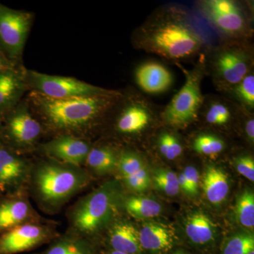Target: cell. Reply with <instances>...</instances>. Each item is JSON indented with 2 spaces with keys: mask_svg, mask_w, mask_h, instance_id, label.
<instances>
[{
  "mask_svg": "<svg viewBox=\"0 0 254 254\" xmlns=\"http://www.w3.org/2000/svg\"><path fill=\"white\" fill-rule=\"evenodd\" d=\"M90 177L78 167L52 160L40 164L32 176L38 203L47 211H56L89 183Z\"/></svg>",
  "mask_w": 254,
  "mask_h": 254,
  "instance_id": "6da1fadb",
  "label": "cell"
},
{
  "mask_svg": "<svg viewBox=\"0 0 254 254\" xmlns=\"http://www.w3.org/2000/svg\"><path fill=\"white\" fill-rule=\"evenodd\" d=\"M143 49L170 60L188 58L204 44L195 28L184 20L164 18L145 26L140 38Z\"/></svg>",
  "mask_w": 254,
  "mask_h": 254,
  "instance_id": "7a4b0ae2",
  "label": "cell"
},
{
  "mask_svg": "<svg viewBox=\"0 0 254 254\" xmlns=\"http://www.w3.org/2000/svg\"><path fill=\"white\" fill-rule=\"evenodd\" d=\"M116 95L57 99L38 93L34 99L38 110L50 126L57 129L72 131L94 121L108 108Z\"/></svg>",
  "mask_w": 254,
  "mask_h": 254,
  "instance_id": "3957f363",
  "label": "cell"
},
{
  "mask_svg": "<svg viewBox=\"0 0 254 254\" xmlns=\"http://www.w3.org/2000/svg\"><path fill=\"white\" fill-rule=\"evenodd\" d=\"M120 191L115 182H108L81 198L71 209L70 221L75 232L91 235L104 228L116 213Z\"/></svg>",
  "mask_w": 254,
  "mask_h": 254,
  "instance_id": "277c9868",
  "label": "cell"
},
{
  "mask_svg": "<svg viewBox=\"0 0 254 254\" xmlns=\"http://www.w3.org/2000/svg\"><path fill=\"white\" fill-rule=\"evenodd\" d=\"M28 77L38 93L48 98L64 99L116 94L115 92L93 86L74 78L53 76L33 71L28 72Z\"/></svg>",
  "mask_w": 254,
  "mask_h": 254,
  "instance_id": "5b68a950",
  "label": "cell"
},
{
  "mask_svg": "<svg viewBox=\"0 0 254 254\" xmlns=\"http://www.w3.org/2000/svg\"><path fill=\"white\" fill-rule=\"evenodd\" d=\"M201 76L200 71L187 74L185 84L164 112V119L169 125L186 127L196 118L203 100L200 91Z\"/></svg>",
  "mask_w": 254,
  "mask_h": 254,
  "instance_id": "8992f818",
  "label": "cell"
},
{
  "mask_svg": "<svg viewBox=\"0 0 254 254\" xmlns=\"http://www.w3.org/2000/svg\"><path fill=\"white\" fill-rule=\"evenodd\" d=\"M31 21V13L0 4V49L10 61L22 54Z\"/></svg>",
  "mask_w": 254,
  "mask_h": 254,
  "instance_id": "52a82bcc",
  "label": "cell"
},
{
  "mask_svg": "<svg viewBox=\"0 0 254 254\" xmlns=\"http://www.w3.org/2000/svg\"><path fill=\"white\" fill-rule=\"evenodd\" d=\"M58 237L56 230L41 222H29L0 235V254H15L33 250Z\"/></svg>",
  "mask_w": 254,
  "mask_h": 254,
  "instance_id": "ba28073f",
  "label": "cell"
},
{
  "mask_svg": "<svg viewBox=\"0 0 254 254\" xmlns=\"http://www.w3.org/2000/svg\"><path fill=\"white\" fill-rule=\"evenodd\" d=\"M29 222H41V220L26 195L19 193L0 201V235Z\"/></svg>",
  "mask_w": 254,
  "mask_h": 254,
  "instance_id": "9c48e42d",
  "label": "cell"
},
{
  "mask_svg": "<svg viewBox=\"0 0 254 254\" xmlns=\"http://www.w3.org/2000/svg\"><path fill=\"white\" fill-rule=\"evenodd\" d=\"M43 150L55 161L80 168L86 161L90 147L79 138L63 135L46 143Z\"/></svg>",
  "mask_w": 254,
  "mask_h": 254,
  "instance_id": "30bf717a",
  "label": "cell"
},
{
  "mask_svg": "<svg viewBox=\"0 0 254 254\" xmlns=\"http://www.w3.org/2000/svg\"><path fill=\"white\" fill-rule=\"evenodd\" d=\"M214 67L222 82L235 86L247 76L250 68V58L240 49L225 50L217 55Z\"/></svg>",
  "mask_w": 254,
  "mask_h": 254,
  "instance_id": "8fae6325",
  "label": "cell"
},
{
  "mask_svg": "<svg viewBox=\"0 0 254 254\" xmlns=\"http://www.w3.org/2000/svg\"><path fill=\"white\" fill-rule=\"evenodd\" d=\"M6 133L10 139L20 146L34 143L41 133V126L26 108L16 110L8 119Z\"/></svg>",
  "mask_w": 254,
  "mask_h": 254,
  "instance_id": "7c38bea8",
  "label": "cell"
},
{
  "mask_svg": "<svg viewBox=\"0 0 254 254\" xmlns=\"http://www.w3.org/2000/svg\"><path fill=\"white\" fill-rule=\"evenodd\" d=\"M135 78L142 91L149 94L166 91L173 82L172 73L163 65L156 63H145L138 66Z\"/></svg>",
  "mask_w": 254,
  "mask_h": 254,
  "instance_id": "4fadbf2b",
  "label": "cell"
},
{
  "mask_svg": "<svg viewBox=\"0 0 254 254\" xmlns=\"http://www.w3.org/2000/svg\"><path fill=\"white\" fill-rule=\"evenodd\" d=\"M138 237L141 248L154 254L168 252L175 242L172 229L158 222H147L142 225L138 230Z\"/></svg>",
  "mask_w": 254,
  "mask_h": 254,
  "instance_id": "5bb4252c",
  "label": "cell"
},
{
  "mask_svg": "<svg viewBox=\"0 0 254 254\" xmlns=\"http://www.w3.org/2000/svg\"><path fill=\"white\" fill-rule=\"evenodd\" d=\"M109 243L113 250L127 254H141L138 230L131 222L120 220L112 225Z\"/></svg>",
  "mask_w": 254,
  "mask_h": 254,
  "instance_id": "9a60e30c",
  "label": "cell"
},
{
  "mask_svg": "<svg viewBox=\"0 0 254 254\" xmlns=\"http://www.w3.org/2000/svg\"><path fill=\"white\" fill-rule=\"evenodd\" d=\"M202 188L210 203L220 204L226 199L230 190L228 176L222 169L209 165L203 173Z\"/></svg>",
  "mask_w": 254,
  "mask_h": 254,
  "instance_id": "2e32d148",
  "label": "cell"
},
{
  "mask_svg": "<svg viewBox=\"0 0 254 254\" xmlns=\"http://www.w3.org/2000/svg\"><path fill=\"white\" fill-rule=\"evenodd\" d=\"M25 88L24 77L14 68L0 73V115L17 103Z\"/></svg>",
  "mask_w": 254,
  "mask_h": 254,
  "instance_id": "e0dca14e",
  "label": "cell"
},
{
  "mask_svg": "<svg viewBox=\"0 0 254 254\" xmlns=\"http://www.w3.org/2000/svg\"><path fill=\"white\" fill-rule=\"evenodd\" d=\"M185 232L190 242L195 245H205L215 240L216 227L208 215L195 213L187 218Z\"/></svg>",
  "mask_w": 254,
  "mask_h": 254,
  "instance_id": "ac0fdd59",
  "label": "cell"
},
{
  "mask_svg": "<svg viewBox=\"0 0 254 254\" xmlns=\"http://www.w3.org/2000/svg\"><path fill=\"white\" fill-rule=\"evenodd\" d=\"M150 121V115L147 108L141 105H131L120 115L118 128L121 133H136L144 129Z\"/></svg>",
  "mask_w": 254,
  "mask_h": 254,
  "instance_id": "d6986e66",
  "label": "cell"
},
{
  "mask_svg": "<svg viewBox=\"0 0 254 254\" xmlns=\"http://www.w3.org/2000/svg\"><path fill=\"white\" fill-rule=\"evenodd\" d=\"M39 254H92V251L82 235L74 232L59 237L48 250Z\"/></svg>",
  "mask_w": 254,
  "mask_h": 254,
  "instance_id": "ffe728a7",
  "label": "cell"
},
{
  "mask_svg": "<svg viewBox=\"0 0 254 254\" xmlns=\"http://www.w3.org/2000/svg\"><path fill=\"white\" fill-rule=\"evenodd\" d=\"M118 158L113 150L106 147L90 149L85 163L88 168L99 175H105L118 168Z\"/></svg>",
  "mask_w": 254,
  "mask_h": 254,
  "instance_id": "44dd1931",
  "label": "cell"
},
{
  "mask_svg": "<svg viewBox=\"0 0 254 254\" xmlns=\"http://www.w3.org/2000/svg\"><path fill=\"white\" fill-rule=\"evenodd\" d=\"M127 211L138 219L153 218L158 216L162 206L157 200L147 197L132 196L125 202Z\"/></svg>",
  "mask_w": 254,
  "mask_h": 254,
  "instance_id": "7402d4cb",
  "label": "cell"
},
{
  "mask_svg": "<svg viewBox=\"0 0 254 254\" xmlns=\"http://www.w3.org/2000/svg\"><path fill=\"white\" fill-rule=\"evenodd\" d=\"M204 13L219 30L227 35L238 34L245 29V19L240 11L225 14Z\"/></svg>",
  "mask_w": 254,
  "mask_h": 254,
  "instance_id": "603a6c76",
  "label": "cell"
},
{
  "mask_svg": "<svg viewBox=\"0 0 254 254\" xmlns=\"http://www.w3.org/2000/svg\"><path fill=\"white\" fill-rule=\"evenodd\" d=\"M235 215L239 224L245 228L254 230V194L250 190H245L238 197L235 207Z\"/></svg>",
  "mask_w": 254,
  "mask_h": 254,
  "instance_id": "cb8c5ba5",
  "label": "cell"
},
{
  "mask_svg": "<svg viewBox=\"0 0 254 254\" xmlns=\"http://www.w3.org/2000/svg\"><path fill=\"white\" fill-rule=\"evenodd\" d=\"M0 165L9 174L14 185L22 181L27 173L24 161L5 148H0Z\"/></svg>",
  "mask_w": 254,
  "mask_h": 254,
  "instance_id": "d4e9b609",
  "label": "cell"
},
{
  "mask_svg": "<svg viewBox=\"0 0 254 254\" xmlns=\"http://www.w3.org/2000/svg\"><path fill=\"white\" fill-rule=\"evenodd\" d=\"M153 180L155 187L166 195L175 196L180 192L178 176L171 170H156L153 174Z\"/></svg>",
  "mask_w": 254,
  "mask_h": 254,
  "instance_id": "484cf974",
  "label": "cell"
},
{
  "mask_svg": "<svg viewBox=\"0 0 254 254\" xmlns=\"http://www.w3.org/2000/svg\"><path fill=\"white\" fill-rule=\"evenodd\" d=\"M254 247L252 234L240 233L227 239L222 247V254H246Z\"/></svg>",
  "mask_w": 254,
  "mask_h": 254,
  "instance_id": "4316f807",
  "label": "cell"
},
{
  "mask_svg": "<svg viewBox=\"0 0 254 254\" xmlns=\"http://www.w3.org/2000/svg\"><path fill=\"white\" fill-rule=\"evenodd\" d=\"M193 149L201 155H214L221 153L225 148V142L211 134H201L195 138Z\"/></svg>",
  "mask_w": 254,
  "mask_h": 254,
  "instance_id": "83f0119b",
  "label": "cell"
},
{
  "mask_svg": "<svg viewBox=\"0 0 254 254\" xmlns=\"http://www.w3.org/2000/svg\"><path fill=\"white\" fill-rule=\"evenodd\" d=\"M159 150L168 160H175L181 155L183 148L178 139L168 132H165L159 138Z\"/></svg>",
  "mask_w": 254,
  "mask_h": 254,
  "instance_id": "f1b7e54d",
  "label": "cell"
},
{
  "mask_svg": "<svg viewBox=\"0 0 254 254\" xmlns=\"http://www.w3.org/2000/svg\"><path fill=\"white\" fill-rule=\"evenodd\" d=\"M143 160L133 153H125L118 158V168L122 178L136 175L144 168Z\"/></svg>",
  "mask_w": 254,
  "mask_h": 254,
  "instance_id": "f546056e",
  "label": "cell"
},
{
  "mask_svg": "<svg viewBox=\"0 0 254 254\" xmlns=\"http://www.w3.org/2000/svg\"><path fill=\"white\" fill-rule=\"evenodd\" d=\"M234 93L243 104L250 109L254 107V76L253 74L247 75L240 83L236 85Z\"/></svg>",
  "mask_w": 254,
  "mask_h": 254,
  "instance_id": "4dcf8cb0",
  "label": "cell"
},
{
  "mask_svg": "<svg viewBox=\"0 0 254 254\" xmlns=\"http://www.w3.org/2000/svg\"><path fill=\"white\" fill-rule=\"evenodd\" d=\"M125 185L133 191H144L150 184V178L147 169H142L136 175L123 177Z\"/></svg>",
  "mask_w": 254,
  "mask_h": 254,
  "instance_id": "1f68e13d",
  "label": "cell"
},
{
  "mask_svg": "<svg viewBox=\"0 0 254 254\" xmlns=\"http://www.w3.org/2000/svg\"><path fill=\"white\" fill-rule=\"evenodd\" d=\"M231 113L228 108L222 103L211 105L206 115V121L214 125H225L230 121Z\"/></svg>",
  "mask_w": 254,
  "mask_h": 254,
  "instance_id": "d6a6232c",
  "label": "cell"
},
{
  "mask_svg": "<svg viewBox=\"0 0 254 254\" xmlns=\"http://www.w3.org/2000/svg\"><path fill=\"white\" fill-rule=\"evenodd\" d=\"M204 12L225 14L240 11L235 3L228 0H210L205 1L203 6Z\"/></svg>",
  "mask_w": 254,
  "mask_h": 254,
  "instance_id": "836d02e7",
  "label": "cell"
},
{
  "mask_svg": "<svg viewBox=\"0 0 254 254\" xmlns=\"http://www.w3.org/2000/svg\"><path fill=\"white\" fill-rule=\"evenodd\" d=\"M235 168L242 176L254 182V160L250 155H242L235 160Z\"/></svg>",
  "mask_w": 254,
  "mask_h": 254,
  "instance_id": "e575fe53",
  "label": "cell"
},
{
  "mask_svg": "<svg viewBox=\"0 0 254 254\" xmlns=\"http://www.w3.org/2000/svg\"><path fill=\"white\" fill-rule=\"evenodd\" d=\"M190 187V196L194 197L198 194L200 185V176L198 170L193 166H187L183 172Z\"/></svg>",
  "mask_w": 254,
  "mask_h": 254,
  "instance_id": "d590c367",
  "label": "cell"
},
{
  "mask_svg": "<svg viewBox=\"0 0 254 254\" xmlns=\"http://www.w3.org/2000/svg\"><path fill=\"white\" fill-rule=\"evenodd\" d=\"M13 68H14V66H13L12 63L6 58V55L0 49V73L9 71Z\"/></svg>",
  "mask_w": 254,
  "mask_h": 254,
  "instance_id": "8d00e7d4",
  "label": "cell"
},
{
  "mask_svg": "<svg viewBox=\"0 0 254 254\" xmlns=\"http://www.w3.org/2000/svg\"><path fill=\"white\" fill-rule=\"evenodd\" d=\"M246 133L251 142L254 143V120L250 119L247 122L245 126Z\"/></svg>",
  "mask_w": 254,
  "mask_h": 254,
  "instance_id": "74e56055",
  "label": "cell"
},
{
  "mask_svg": "<svg viewBox=\"0 0 254 254\" xmlns=\"http://www.w3.org/2000/svg\"><path fill=\"white\" fill-rule=\"evenodd\" d=\"M179 185H180V190H183L185 193L190 195V187H189L188 183H187L186 177L183 173L180 174V176L178 177Z\"/></svg>",
  "mask_w": 254,
  "mask_h": 254,
  "instance_id": "f35d334b",
  "label": "cell"
},
{
  "mask_svg": "<svg viewBox=\"0 0 254 254\" xmlns=\"http://www.w3.org/2000/svg\"><path fill=\"white\" fill-rule=\"evenodd\" d=\"M108 254H127L123 253V252H118V251L113 250L112 252H109Z\"/></svg>",
  "mask_w": 254,
  "mask_h": 254,
  "instance_id": "ab89813d",
  "label": "cell"
},
{
  "mask_svg": "<svg viewBox=\"0 0 254 254\" xmlns=\"http://www.w3.org/2000/svg\"><path fill=\"white\" fill-rule=\"evenodd\" d=\"M246 254H254V247L251 248L250 250H249Z\"/></svg>",
  "mask_w": 254,
  "mask_h": 254,
  "instance_id": "60d3db41",
  "label": "cell"
},
{
  "mask_svg": "<svg viewBox=\"0 0 254 254\" xmlns=\"http://www.w3.org/2000/svg\"><path fill=\"white\" fill-rule=\"evenodd\" d=\"M173 254H188L185 253V252H175V253H174Z\"/></svg>",
  "mask_w": 254,
  "mask_h": 254,
  "instance_id": "b9f144b4",
  "label": "cell"
},
{
  "mask_svg": "<svg viewBox=\"0 0 254 254\" xmlns=\"http://www.w3.org/2000/svg\"><path fill=\"white\" fill-rule=\"evenodd\" d=\"M4 190V189L2 188L1 186H0V193H1L2 190Z\"/></svg>",
  "mask_w": 254,
  "mask_h": 254,
  "instance_id": "7bdbcfd3",
  "label": "cell"
},
{
  "mask_svg": "<svg viewBox=\"0 0 254 254\" xmlns=\"http://www.w3.org/2000/svg\"><path fill=\"white\" fill-rule=\"evenodd\" d=\"M0 132H1V127H0Z\"/></svg>",
  "mask_w": 254,
  "mask_h": 254,
  "instance_id": "ee69618b",
  "label": "cell"
}]
</instances>
